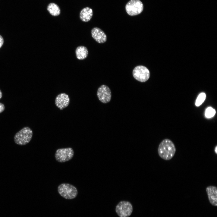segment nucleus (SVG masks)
Listing matches in <instances>:
<instances>
[{
	"instance_id": "1",
	"label": "nucleus",
	"mask_w": 217,
	"mask_h": 217,
	"mask_svg": "<svg viewBox=\"0 0 217 217\" xmlns=\"http://www.w3.org/2000/svg\"><path fill=\"white\" fill-rule=\"evenodd\" d=\"M176 148L173 143L170 140H163L159 145L158 152L159 155L163 159L168 160L174 156Z\"/></svg>"
},
{
	"instance_id": "2",
	"label": "nucleus",
	"mask_w": 217,
	"mask_h": 217,
	"mask_svg": "<svg viewBox=\"0 0 217 217\" xmlns=\"http://www.w3.org/2000/svg\"><path fill=\"white\" fill-rule=\"evenodd\" d=\"M33 134V131L30 127H25L15 134L14 137V142L19 145H25L30 141Z\"/></svg>"
},
{
	"instance_id": "3",
	"label": "nucleus",
	"mask_w": 217,
	"mask_h": 217,
	"mask_svg": "<svg viewBox=\"0 0 217 217\" xmlns=\"http://www.w3.org/2000/svg\"><path fill=\"white\" fill-rule=\"evenodd\" d=\"M59 194L66 199H72L76 198L78 194L77 188L73 185L68 183H62L58 187Z\"/></svg>"
},
{
	"instance_id": "4",
	"label": "nucleus",
	"mask_w": 217,
	"mask_h": 217,
	"mask_svg": "<svg viewBox=\"0 0 217 217\" xmlns=\"http://www.w3.org/2000/svg\"><path fill=\"white\" fill-rule=\"evenodd\" d=\"M143 9V4L140 0H131L125 6L127 13L131 16L140 14L142 12Z\"/></svg>"
},
{
	"instance_id": "5",
	"label": "nucleus",
	"mask_w": 217,
	"mask_h": 217,
	"mask_svg": "<svg viewBox=\"0 0 217 217\" xmlns=\"http://www.w3.org/2000/svg\"><path fill=\"white\" fill-rule=\"evenodd\" d=\"M74 153V151L71 147L60 148L56 150L55 156L57 162L62 163L71 160Z\"/></svg>"
},
{
	"instance_id": "6",
	"label": "nucleus",
	"mask_w": 217,
	"mask_h": 217,
	"mask_svg": "<svg viewBox=\"0 0 217 217\" xmlns=\"http://www.w3.org/2000/svg\"><path fill=\"white\" fill-rule=\"evenodd\" d=\"M132 204L129 201H122L120 202L115 208V211L120 217H128L133 212Z\"/></svg>"
},
{
	"instance_id": "7",
	"label": "nucleus",
	"mask_w": 217,
	"mask_h": 217,
	"mask_svg": "<svg viewBox=\"0 0 217 217\" xmlns=\"http://www.w3.org/2000/svg\"><path fill=\"white\" fill-rule=\"evenodd\" d=\"M134 77L137 80L141 82L147 81L149 78L150 74L148 69L143 65L136 67L132 72Z\"/></svg>"
},
{
	"instance_id": "8",
	"label": "nucleus",
	"mask_w": 217,
	"mask_h": 217,
	"mask_svg": "<svg viewBox=\"0 0 217 217\" xmlns=\"http://www.w3.org/2000/svg\"><path fill=\"white\" fill-rule=\"evenodd\" d=\"M97 95L99 101L103 103H107L111 99V91L106 85H102L98 89Z\"/></svg>"
},
{
	"instance_id": "9",
	"label": "nucleus",
	"mask_w": 217,
	"mask_h": 217,
	"mask_svg": "<svg viewBox=\"0 0 217 217\" xmlns=\"http://www.w3.org/2000/svg\"><path fill=\"white\" fill-rule=\"evenodd\" d=\"M56 106L60 110H63L67 107L70 103V98L67 94L62 93L56 97L55 101Z\"/></svg>"
},
{
	"instance_id": "10",
	"label": "nucleus",
	"mask_w": 217,
	"mask_h": 217,
	"mask_svg": "<svg viewBox=\"0 0 217 217\" xmlns=\"http://www.w3.org/2000/svg\"><path fill=\"white\" fill-rule=\"evenodd\" d=\"M91 35L94 39L99 43H103L107 40V36L104 31L100 28L95 27L91 31Z\"/></svg>"
},
{
	"instance_id": "11",
	"label": "nucleus",
	"mask_w": 217,
	"mask_h": 217,
	"mask_svg": "<svg viewBox=\"0 0 217 217\" xmlns=\"http://www.w3.org/2000/svg\"><path fill=\"white\" fill-rule=\"evenodd\" d=\"M210 203L213 206H217V188L215 186H209L206 189Z\"/></svg>"
},
{
	"instance_id": "12",
	"label": "nucleus",
	"mask_w": 217,
	"mask_h": 217,
	"mask_svg": "<svg viewBox=\"0 0 217 217\" xmlns=\"http://www.w3.org/2000/svg\"><path fill=\"white\" fill-rule=\"evenodd\" d=\"M93 15L92 9L89 7H86L83 8L80 11V18L82 21L87 22L91 20Z\"/></svg>"
},
{
	"instance_id": "13",
	"label": "nucleus",
	"mask_w": 217,
	"mask_h": 217,
	"mask_svg": "<svg viewBox=\"0 0 217 217\" xmlns=\"http://www.w3.org/2000/svg\"><path fill=\"white\" fill-rule=\"evenodd\" d=\"M77 58L79 60H83L86 58L88 55V52L87 48L83 46L77 47L75 50Z\"/></svg>"
},
{
	"instance_id": "14",
	"label": "nucleus",
	"mask_w": 217,
	"mask_h": 217,
	"mask_svg": "<svg viewBox=\"0 0 217 217\" xmlns=\"http://www.w3.org/2000/svg\"><path fill=\"white\" fill-rule=\"evenodd\" d=\"M47 9L50 14L54 16H58L61 13L59 7L54 3H50L47 6Z\"/></svg>"
},
{
	"instance_id": "15",
	"label": "nucleus",
	"mask_w": 217,
	"mask_h": 217,
	"mask_svg": "<svg viewBox=\"0 0 217 217\" xmlns=\"http://www.w3.org/2000/svg\"><path fill=\"white\" fill-rule=\"evenodd\" d=\"M206 98V95L204 93L199 94L197 97L195 102V105L197 106L200 105L204 101Z\"/></svg>"
},
{
	"instance_id": "16",
	"label": "nucleus",
	"mask_w": 217,
	"mask_h": 217,
	"mask_svg": "<svg viewBox=\"0 0 217 217\" xmlns=\"http://www.w3.org/2000/svg\"><path fill=\"white\" fill-rule=\"evenodd\" d=\"M215 112H216L215 109L212 107H208L206 110L205 116L206 118H212L215 115Z\"/></svg>"
},
{
	"instance_id": "17",
	"label": "nucleus",
	"mask_w": 217,
	"mask_h": 217,
	"mask_svg": "<svg viewBox=\"0 0 217 217\" xmlns=\"http://www.w3.org/2000/svg\"><path fill=\"white\" fill-rule=\"evenodd\" d=\"M5 109V107L4 105L0 102V113L2 112Z\"/></svg>"
},
{
	"instance_id": "18",
	"label": "nucleus",
	"mask_w": 217,
	"mask_h": 217,
	"mask_svg": "<svg viewBox=\"0 0 217 217\" xmlns=\"http://www.w3.org/2000/svg\"><path fill=\"white\" fill-rule=\"evenodd\" d=\"M4 43V40L3 38L0 35V48L2 46Z\"/></svg>"
},
{
	"instance_id": "19",
	"label": "nucleus",
	"mask_w": 217,
	"mask_h": 217,
	"mask_svg": "<svg viewBox=\"0 0 217 217\" xmlns=\"http://www.w3.org/2000/svg\"><path fill=\"white\" fill-rule=\"evenodd\" d=\"M2 93L0 90V99L2 98Z\"/></svg>"
},
{
	"instance_id": "20",
	"label": "nucleus",
	"mask_w": 217,
	"mask_h": 217,
	"mask_svg": "<svg viewBox=\"0 0 217 217\" xmlns=\"http://www.w3.org/2000/svg\"><path fill=\"white\" fill-rule=\"evenodd\" d=\"M217 146H216L215 148V150H214L216 154H217Z\"/></svg>"
}]
</instances>
